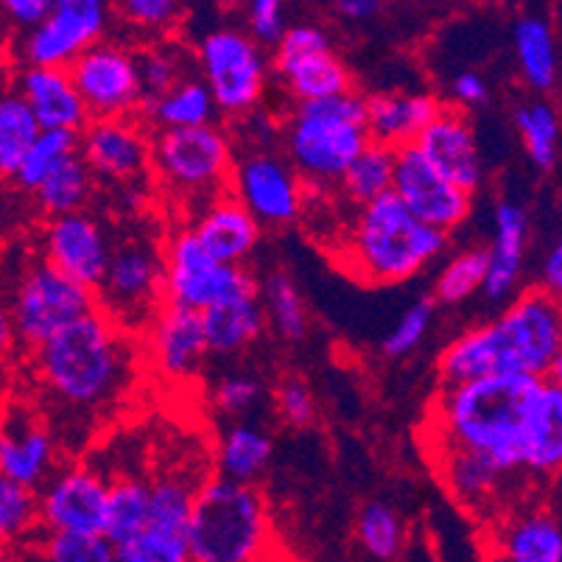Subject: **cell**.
I'll use <instances>...</instances> for the list:
<instances>
[{"mask_svg": "<svg viewBox=\"0 0 562 562\" xmlns=\"http://www.w3.org/2000/svg\"><path fill=\"white\" fill-rule=\"evenodd\" d=\"M562 311L560 300L543 289H529L495 319L459 334L439 352L442 386L482 378H538L560 381Z\"/></svg>", "mask_w": 562, "mask_h": 562, "instance_id": "cell-2", "label": "cell"}, {"mask_svg": "<svg viewBox=\"0 0 562 562\" xmlns=\"http://www.w3.org/2000/svg\"><path fill=\"white\" fill-rule=\"evenodd\" d=\"M356 538L375 562H397L406 551L408 531L397 509L386 501H367L356 518Z\"/></svg>", "mask_w": 562, "mask_h": 562, "instance_id": "cell-36", "label": "cell"}, {"mask_svg": "<svg viewBox=\"0 0 562 562\" xmlns=\"http://www.w3.org/2000/svg\"><path fill=\"white\" fill-rule=\"evenodd\" d=\"M149 526V482L140 476L110 479L104 538L112 546L135 538Z\"/></svg>", "mask_w": 562, "mask_h": 562, "instance_id": "cell-35", "label": "cell"}, {"mask_svg": "<svg viewBox=\"0 0 562 562\" xmlns=\"http://www.w3.org/2000/svg\"><path fill=\"white\" fill-rule=\"evenodd\" d=\"M37 372L56 403L95 412L115 401L130 378L126 334L99 308L37 347Z\"/></svg>", "mask_w": 562, "mask_h": 562, "instance_id": "cell-3", "label": "cell"}, {"mask_svg": "<svg viewBox=\"0 0 562 562\" xmlns=\"http://www.w3.org/2000/svg\"><path fill=\"white\" fill-rule=\"evenodd\" d=\"M526 241H529V213L513 199H501L493 211V244L487 247L484 297L490 303H513V294L524 278Z\"/></svg>", "mask_w": 562, "mask_h": 562, "instance_id": "cell-24", "label": "cell"}, {"mask_svg": "<svg viewBox=\"0 0 562 562\" xmlns=\"http://www.w3.org/2000/svg\"><path fill=\"white\" fill-rule=\"evenodd\" d=\"M434 314H437V303L431 297H420L417 303L408 305L406 314L392 328V334L383 339V356L386 359H406V356H412L423 345L428 330H431Z\"/></svg>", "mask_w": 562, "mask_h": 562, "instance_id": "cell-48", "label": "cell"}, {"mask_svg": "<svg viewBox=\"0 0 562 562\" xmlns=\"http://www.w3.org/2000/svg\"><path fill=\"white\" fill-rule=\"evenodd\" d=\"M34 562H115V546L104 535H45L40 531Z\"/></svg>", "mask_w": 562, "mask_h": 562, "instance_id": "cell-45", "label": "cell"}, {"mask_svg": "<svg viewBox=\"0 0 562 562\" xmlns=\"http://www.w3.org/2000/svg\"><path fill=\"white\" fill-rule=\"evenodd\" d=\"M451 93L457 99V104H462L459 110H470V106H482L490 99V85L482 74L476 70H462V74L453 79Z\"/></svg>", "mask_w": 562, "mask_h": 562, "instance_id": "cell-53", "label": "cell"}, {"mask_svg": "<svg viewBox=\"0 0 562 562\" xmlns=\"http://www.w3.org/2000/svg\"><path fill=\"white\" fill-rule=\"evenodd\" d=\"M272 451L274 442L263 428L252 426V423H233L218 439V476L255 487V482L263 476L272 462Z\"/></svg>", "mask_w": 562, "mask_h": 562, "instance_id": "cell-32", "label": "cell"}, {"mask_svg": "<svg viewBox=\"0 0 562 562\" xmlns=\"http://www.w3.org/2000/svg\"><path fill=\"white\" fill-rule=\"evenodd\" d=\"M235 151L218 124L157 132L151 137V171L177 196L204 202L229 191Z\"/></svg>", "mask_w": 562, "mask_h": 562, "instance_id": "cell-8", "label": "cell"}, {"mask_svg": "<svg viewBox=\"0 0 562 562\" xmlns=\"http://www.w3.org/2000/svg\"><path fill=\"white\" fill-rule=\"evenodd\" d=\"M431 426L439 448L479 453L509 476L551 479L562 464V381L482 378L439 386Z\"/></svg>", "mask_w": 562, "mask_h": 562, "instance_id": "cell-1", "label": "cell"}, {"mask_svg": "<svg viewBox=\"0 0 562 562\" xmlns=\"http://www.w3.org/2000/svg\"><path fill=\"white\" fill-rule=\"evenodd\" d=\"M149 204V191L143 182H132V186H117V207L126 213H140Z\"/></svg>", "mask_w": 562, "mask_h": 562, "instance_id": "cell-55", "label": "cell"}, {"mask_svg": "<svg viewBox=\"0 0 562 562\" xmlns=\"http://www.w3.org/2000/svg\"><path fill=\"white\" fill-rule=\"evenodd\" d=\"M484 274H487V247H468L453 255L439 272L437 289H434V303L457 305L470 300L476 291H482Z\"/></svg>", "mask_w": 562, "mask_h": 562, "instance_id": "cell-43", "label": "cell"}, {"mask_svg": "<svg viewBox=\"0 0 562 562\" xmlns=\"http://www.w3.org/2000/svg\"><path fill=\"white\" fill-rule=\"evenodd\" d=\"M199 487L186 476H160L149 482V529L186 538Z\"/></svg>", "mask_w": 562, "mask_h": 562, "instance_id": "cell-39", "label": "cell"}, {"mask_svg": "<svg viewBox=\"0 0 562 562\" xmlns=\"http://www.w3.org/2000/svg\"><path fill=\"white\" fill-rule=\"evenodd\" d=\"M7 93H9V90H7V87H3V81H0V104H3V99H7Z\"/></svg>", "mask_w": 562, "mask_h": 562, "instance_id": "cell-61", "label": "cell"}, {"mask_svg": "<svg viewBox=\"0 0 562 562\" xmlns=\"http://www.w3.org/2000/svg\"><path fill=\"white\" fill-rule=\"evenodd\" d=\"M336 9H339V14L345 20L364 23V20H372L378 12H381V3H375V0H339Z\"/></svg>", "mask_w": 562, "mask_h": 562, "instance_id": "cell-56", "label": "cell"}, {"mask_svg": "<svg viewBox=\"0 0 562 562\" xmlns=\"http://www.w3.org/2000/svg\"><path fill=\"white\" fill-rule=\"evenodd\" d=\"M437 470L448 495L470 513L501 507L504 495H507V484L520 482L518 476H509L501 468H495L490 459L473 451H462V448L437 446Z\"/></svg>", "mask_w": 562, "mask_h": 562, "instance_id": "cell-27", "label": "cell"}, {"mask_svg": "<svg viewBox=\"0 0 562 562\" xmlns=\"http://www.w3.org/2000/svg\"><path fill=\"white\" fill-rule=\"evenodd\" d=\"M40 132L43 130L34 121L32 110L23 104V99L7 93L0 104V182H14V173H18L25 151L32 149Z\"/></svg>", "mask_w": 562, "mask_h": 562, "instance_id": "cell-41", "label": "cell"}, {"mask_svg": "<svg viewBox=\"0 0 562 562\" xmlns=\"http://www.w3.org/2000/svg\"><path fill=\"white\" fill-rule=\"evenodd\" d=\"M515 130L529 157L540 171H551L560 157V115L551 101H529L515 110Z\"/></svg>", "mask_w": 562, "mask_h": 562, "instance_id": "cell-38", "label": "cell"}, {"mask_svg": "<svg viewBox=\"0 0 562 562\" xmlns=\"http://www.w3.org/2000/svg\"><path fill=\"white\" fill-rule=\"evenodd\" d=\"M414 149L420 151L451 186L473 193L484 182V157L479 149L476 126L459 106L442 104L431 124L417 135Z\"/></svg>", "mask_w": 562, "mask_h": 562, "instance_id": "cell-20", "label": "cell"}, {"mask_svg": "<svg viewBox=\"0 0 562 562\" xmlns=\"http://www.w3.org/2000/svg\"><path fill=\"white\" fill-rule=\"evenodd\" d=\"M540 285H543L546 294L560 300L562 291V244L554 241L551 249L546 252L543 266H540Z\"/></svg>", "mask_w": 562, "mask_h": 562, "instance_id": "cell-54", "label": "cell"}, {"mask_svg": "<svg viewBox=\"0 0 562 562\" xmlns=\"http://www.w3.org/2000/svg\"><path fill=\"white\" fill-rule=\"evenodd\" d=\"M115 562H191L186 538L146 529L115 546Z\"/></svg>", "mask_w": 562, "mask_h": 562, "instance_id": "cell-47", "label": "cell"}, {"mask_svg": "<svg viewBox=\"0 0 562 562\" xmlns=\"http://www.w3.org/2000/svg\"><path fill=\"white\" fill-rule=\"evenodd\" d=\"M392 171H395V149L370 140L364 151L350 162L339 188L356 207H364L392 191Z\"/></svg>", "mask_w": 562, "mask_h": 562, "instance_id": "cell-37", "label": "cell"}, {"mask_svg": "<svg viewBox=\"0 0 562 562\" xmlns=\"http://www.w3.org/2000/svg\"><path fill=\"white\" fill-rule=\"evenodd\" d=\"M112 20L104 0H54L48 18L14 43V56L20 68L68 70L87 48L106 40Z\"/></svg>", "mask_w": 562, "mask_h": 562, "instance_id": "cell-12", "label": "cell"}, {"mask_svg": "<svg viewBox=\"0 0 562 562\" xmlns=\"http://www.w3.org/2000/svg\"><path fill=\"white\" fill-rule=\"evenodd\" d=\"M146 126H157L160 132L171 130H196V126L216 124V104L211 99V90L196 74L186 76L180 85H173L168 93L157 95L151 101H143L137 112Z\"/></svg>", "mask_w": 562, "mask_h": 562, "instance_id": "cell-30", "label": "cell"}, {"mask_svg": "<svg viewBox=\"0 0 562 562\" xmlns=\"http://www.w3.org/2000/svg\"><path fill=\"white\" fill-rule=\"evenodd\" d=\"M420 562H437V560H434V557H423Z\"/></svg>", "mask_w": 562, "mask_h": 562, "instance_id": "cell-62", "label": "cell"}, {"mask_svg": "<svg viewBox=\"0 0 562 562\" xmlns=\"http://www.w3.org/2000/svg\"><path fill=\"white\" fill-rule=\"evenodd\" d=\"M269 63L294 104L334 99L352 90L350 68L334 48L330 34L316 23L289 25Z\"/></svg>", "mask_w": 562, "mask_h": 562, "instance_id": "cell-13", "label": "cell"}, {"mask_svg": "<svg viewBox=\"0 0 562 562\" xmlns=\"http://www.w3.org/2000/svg\"><path fill=\"white\" fill-rule=\"evenodd\" d=\"M247 121L255 126L252 135L258 137V143H263V146L274 143V137L280 135V124H278V121H274L272 115H269V112L255 110L252 115H247Z\"/></svg>", "mask_w": 562, "mask_h": 562, "instance_id": "cell-57", "label": "cell"}, {"mask_svg": "<svg viewBox=\"0 0 562 562\" xmlns=\"http://www.w3.org/2000/svg\"><path fill=\"white\" fill-rule=\"evenodd\" d=\"M229 193L260 227H283L297 222L308 191L289 160L269 151H255L233 166Z\"/></svg>", "mask_w": 562, "mask_h": 562, "instance_id": "cell-17", "label": "cell"}, {"mask_svg": "<svg viewBox=\"0 0 562 562\" xmlns=\"http://www.w3.org/2000/svg\"><path fill=\"white\" fill-rule=\"evenodd\" d=\"M274 397H278V412L285 426L308 428L316 420V397L303 378H285Z\"/></svg>", "mask_w": 562, "mask_h": 562, "instance_id": "cell-51", "label": "cell"}, {"mask_svg": "<svg viewBox=\"0 0 562 562\" xmlns=\"http://www.w3.org/2000/svg\"><path fill=\"white\" fill-rule=\"evenodd\" d=\"M188 227L196 235L204 252L227 266H244V260L255 252L260 233H263V227L244 211V204L229 191L204 202L202 211Z\"/></svg>", "mask_w": 562, "mask_h": 562, "instance_id": "cell-25", "label": "cell"}, {"mask_svg": "<svg viewBox=\"0 0 562 562\" xmlns=\"http://www.w3.org/2000/svg\"><path fill=\"white\" fill-rule=\"evenodd\" d=\"M56 470V442L48 428L25 408L0 417V473L29 490H40Z\"/></svg>", "mask_w": 562, "mask_h": 562, "instance_id": "cell-22", "label": "cell"}, {"mask_svg": "<svg viewBox=\"0 0 562 562\" xmlns=\"http://www.w3.org/2000/svg\"><path fill=\"white\" fill-rule=\"evenodd\" d=\"M0 562H14V549H9V546L0 543Z\"/></svg>", "mask_w": 562, "mask_h": 562, "instance_id": "cell-60", "label": "cell"}, {"mask_svg": "<svg viewBox=\"0 0 562 562\" xmlns=\"http://www.w3.org/2000/svg\"><path fill=\"white\" fill-rule=\"evenodd\" d=\"M247 34L258 48L274 50L283 40L285 29H289V20H285V7L280 0H252L247 7Z\"/></svg>", "mask_w": 562, "mask_h": 562, "instance_id": "cell-50", "label": "cell"}, {"mask_svg": "<svg viewBox=\"0 0 562 562\" xmlns=\"http://www.w3.org/2000/svg\"><path fill=\"white\" fill-rule=\"evenodd\" d=\"M513 50L520 79L529 90L549 95L560 81V54L557 34L549 18L526 12L513 23Z\"/></svg>", "mask_w": 562, "mask_h": 562, "instance_id": "cell-28", "label": "cell"}, {"mask_svg": "<svg viewBox=\"0 0 562 562\" xmlns=\"http://www.w3.org/2000/svg\"><path fill=\"white\" fill-rule=\"evenodd\" d=\"M392 193L401 204L426 227L451 233L462 227L473 213V196L451 182L414 149V143L395 149V171H392Z\"/></svg>", "mask_w": 562, "mask_h": 562, "instance_id": "cell-16", "label": "cell"}, {"mask_svg": "<svg viewBox=\"0 0 562 562\" xmlns=\"http://www.w3.org/2000/svg\"><path fill=\"white\" fill-rule=\"evenodd\" d=\"M193 56L177 40H160L137 54V74H140L143 101H151L157 95L168 93L173 85H180L186 76H191ZM193 65V63H191Z\"/></svg>", "mask_w": 562, "mask_h": 562, "instance_id": "cell-42", "label": "cell"}, {"mask_svg": "<svg viewBox=\"0 0 562 562\" xmlns=\"http://www.w3.org/2000/svg\"><path fill=\"white\" fill-rule=\"evenodd\" d=\"M272 538L269 507L258 487L207 479L188 524L191 562H260Z\"/></svg>", "mask_w": 562, "mask_h": 562, "instance_id": "cell-6", "label": "cell"}, {"mask_svg": "<svg viewBox=\"0 0 562 562\" xmlns=\"http://www.w3.org/2000/svg\"><path fill=\"white\" fill-rule=\"evenodd\" d=\"M79 151V135L74 132H40L37 140L32 143V149L25 151L23 162H20L14 182L23 191L34 193L40 182L54 171L59 162L74 157Z\"/></svg>", "mask_w": 562, "mask_h": 562, "instance_id": "cell-44", "label": "cell"}, {"mask_svg": "<svg viewBox=\"0 0 562 562\" xmlns=\"http://www.w3.org/2000/svg\"><path fill=\"white\" fill-rule=\"evenodd\" d=\"M110 479L95 468L54 470L37 490L40 531L45 535H104Z\"/></svg>", "mask_w": 562, "mask_h": 562, "instance_id": "cell-15", "label": "cell"}, {"mask_svg": "<svg viewBox=\"0 0 562 562\" xmlns=\"http://www.w3.org/2000/svg\"><path fill=\"white\" fill-rule=\"evenodd\" d=\"M367 143L370 135L364 121V95L359 90L294 104L285 124L289 166L297 171L305 191L339 186Z\"/></svg>", "mask_w": 562, "mask_h": 562, "instance_id": "cell-5", "label": "cell"}, {"mask_svg": "<svg viewBox=\"0 0 562 562\" xmlns=\"http://www.w3.org/2000/svg\"><path fill=\"white\" fill-rule=\"evenodd\" d=\"M112 14H117V20H124L135 32L162 37L182 23L186 7L177 0H124L112 9Z\"/></svg>", "mask_w": 562, "mask_h": 562, "instance_id": "cell-46", "label": "cell"}, {"mask_svg": "<svg viewBox=\"0 0 562 562\" xmlns=\"http://www.w3.org/2000/svg\"><path fill=\"white\" fill-rule=\"evenodd\" d=\"M14 328H12V314H9L7 300L0 297V356L14 345Z\"/></svg>", "mask_w": 562, "mask_h": 562, "instance_id": "cell-59", "label": "cell"}, {"mask_svg": "<svg viewBox=\"0 0 562 562\" xmlns=\"http://www.w3.org/2000/svg\"><path fill=\"white\" fill-rule=\"evenodd\" d=\"M162 303V249L157 241L124 238L112 244L110 263L95 289V308L124 334H137Z\"/></svg>", "mask_w": 562, "mask_h": 562, "instance_id": "cell-10", "label": "cell"}, {"mask_svg": "<svg viewBox=\"0 0 562 562\" xmlns=\"http://www.w3.org/2000/svg\"><path fill=\"white\" fill-rule=\"evenodd\" d=\"M199 79L211 90L218 115L247 117L260 110L266 87L272 79V63L263 48L235 25H216L204 32L196 45Z\"/></svg>", "mask_w": 562, "mask_h": 562, "instance_id": "cell-7", "label": "cell"}, {"mask_svg": "<svg viewBox=\"0 0 562 562\" xmlns=\"http://www.w3.org/2000/svg\"><path fill=\"white\" fill-rule=\"evenodd\" d=\"M504 562H562V526L557 513L540 507L509 518L501 529Z\"/></svg>", "mask_w": 562, "mask_h": 562, "instance_id": "cell-31", "label": "cell"}, {"mask_svg": "<svg viewBox=\"0 0 562 562\" xmlns=\"http://www.w3.org/2000/svg\"><path fill=\"white\" fill-rule=\"evenodd\" d=\"M263 401V383L260 378L247 375V372H235V375L222 378L213 390V403L224 417H244L260 406Z\"/></svg>", "mask_w": 562, "mask_h": 562, "instance_id": "cell-49", "label": "cell"}, {"mask_svg": "<svg viewBox=\"0 0 562 562\" xmlns=\"http://www.w3.org/2000/svg\"><path fill=\"white\" fill-rule=\"evenodd\" d=\"M202 325L211 356L227 359V356L247 350L266 330V316L258 291L255 294H244V297L227 300V303L216 305V308L204 311Z\"/></svg>", "mask_w": 562, "mask_h": 562, "instance_id": "cell-29", "label": "cell"}, {"mask_svg": "<svg viewBox=\"0 0 562 562\" xmlns=\"http://www.w3.org/2000/svg\"><path fill=\"white\" fill-rule=\"evenodd\" d=\"M14 95L32 110L43 132H74L79 135L87 124L85 101L76 93L68 70L59 68H20L14 74Z\"/></svg>", "mask_w": 562, "mask_h": 562, "instance_id": "cell-23", "label": "cell"}, {"mask_svg": "<svg viewBox=\"0 0 562 562\" xmlns=\"http://www.w3.org/2000/svg\"><path fill=\"white\" fill-rule=\"evenodd\" d=\"M12 59H14V40L9 34L7 23H0V81L7 79L9 68H12Z\"/></svg>", "mask_w": 562, "mask_h": 562, "instance_id": "cell-58", "label": "cell"}, {"mask_svg": "<svg viewBox=\"0 0 562 562\" xmlns=\"http://www.w3.org/2000/svg\"><path fill=\"white\" fill-rule=\"evenodd\" d=\"M143 334H146L151 364L168 381H188L211 356L207 339H204L202 314L182 305L162 303Z\"/></svg>", "mask_w": 562, "mask_h": 562, "instance_id": "cell-21", "label": "cell"}, {"mask_svg": "<svg viewBox=\"0 0 562 562\" xmlns=\"http://www.w3.org/2000/svg\"><path fill=\"white\" fill-rule=\"evenodd\" d=\"M7 305L12 314L14 339L37 350L50 336L68 328L70 322L95 311V291L65 278L40 258L25 266Z\"/></svg>", "mask_w": 562, "mask_h": 562, "instance_id": "cell-11", "label": "cell"}, {"mask_svg": "<svg viewBox=\"0 0 562 562\" xmlns=\"http://www.w3.org/2000/svg\"><path fill=\"white\" fill-rule=\"evenodd\" d=\"M40 247H43V260L54 266L56 272L95 291L110 263L112 238L104 224L85 211L48 218Z\"/></svg>", "mask_w": 562, "mask_h": 562, "instance_id": "cell-19", "label": "cell"}, {"mask_svg": "<svg viewBox=\"0 0 562 562\" xmlns=\"http://www.w3.org/2000/svg\"><path fill=\"white\" fill-rule=\"evenodd\" d=\"M162 249V300L196 314L216 308L227 300L258 291V280L247 266H227L213 260L191 227L173 229Z\"/></svg>", "mask_w": 562, "mask_h": 562, "instance_id": "cell-9", "label": "cell"}, {"mask_svg": "<svg viewBox=\"0 0 562 562\" xmlns=\"http://www.w3.org/2000/svg\"><path fill=\"white\" fill-rule=\"evenodd\" d=\"M258 297L263 305L266 325L285 341H303L308 334V311L300 297L297 283L280 269H272L258 283Z\"/></svg>", "mask_w": 562, "mask_h": 562, "instance_id": "cell-34", "label": "cell"}, {"mask_svg": "<svg viewBox=\"0 0 562 562\" xmlns=\"http://www.w3.org/2000/svg\"><path fill=\"white\" fill-rule=\"evenodd\" d=\"M95 193V177L90 168L81 162L79 151L68 157L65 162L54 168L34 191L37 207L43 216L63 218L74 216V213H85L87 204L93 202Z\"/></svg>", "mask_w": 562, "mask_h": 562, "instance_id": "cell-33", "label": "cell"}, {"mask_svg": "<svg viewBox=\"0 0 562 562\" xmlns=\"http://www.w3.org/2000/svg\"><path fill=\"white\" fill-rule=\"evenodd\" d=\"M40 538L37 490L12 482L0 473V543L9 549L34 546Z\"/></svg>", "mask_w": 562, "mask_h": 562, "instance_id": "cell-40", "label": "cell"}, {"mask_svg": "<svg viewBox=\"0 0 562 562\" xmlns=\"http://www.w3.org/2000/svg\"><path fill=\"white\" fill-rule=\"evenodd\" d=\"M79 157L95 180L112 186L143 182L151 173V135L140 117L90 121L79 132Z\"/></svg>", "mask_w": 562, "mask_h": 562, "instance_id": "cell-18", "label": "cell"}, {"mask_svg": "<svg viewBox=\"0 0 562 562\" xmlns=\"http://www.w3.org/2000/svg\"><path fill=\"white\" fill-rule=\"evenodd\" d=\"M68 74L90 121L132 117L140 112L143 87L137 74V50L130 45L101 40L70 65Z\"/></svg>", "mask_w": 562, "mask_h": 562, "instance_id": "cell-14", "label": "cell"}, {"mask_svg": "<svg viewBox=\"0 0 562 562\" xmlns=\"http://www.w3.org/2000/svg\"><path fill=\"white\" fill-rule=\"evenodd\" d=\"M446 247L448 235L417 222L390 191L356 211L341 241V263L361 283L395 285L420 274Z\"/></svg>", "mask_w": 562, "mask_h": 562, "instance_id": "cell-4", "label": "cell"}, {"mask_svg": "<svg viewBox=\"0 0 562 562\" xmlns=\"http://www.w3.org/2000/svg\"><path fill=\"white\" fill-rule=\"evenodd\" d=\"M50 3L54 0H7V3H0V12H3V20L9 25L25 34L48 18Z\"/></svg>", "mask_w": 562, "mask_h": 562, "instance_id": "cell-52", "label": "cell"}, {"mask_svg": "<svg viewBox=\"0 0 562 562\" xmlns=\"http://www.w3.org/2000/svg\"><path fill=\"white\" fill-rule=\"evenodd\" d=\"M442 101L431 93H408V90H378L364 95L367 135L372 143L401 149L417 140L423 130L431 124Z\"/></svg>", "mask_w": 562, "mask_h": 562, "instance_id": "cell-26", "label": "cell"}]
</instances>
